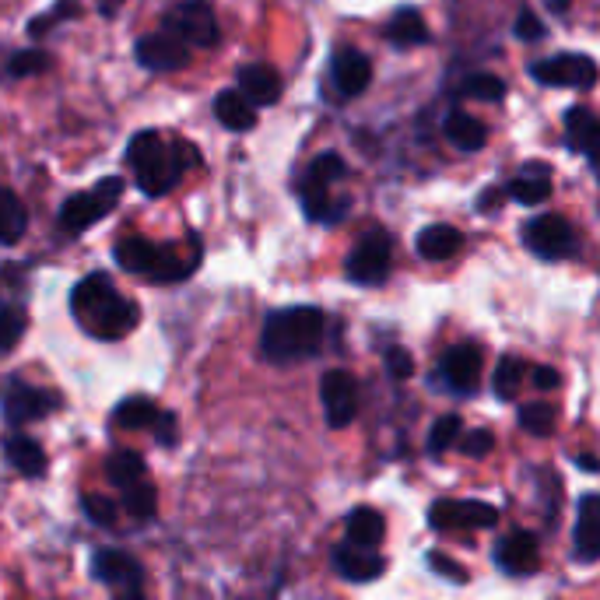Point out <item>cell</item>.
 I'll return each mask as SVG.
<instances>
[{
    "mask_svg": "<svg viewBox=\"0 0 600 600\" xmlns=\"http://www.w3.org/2000/svg\"><path fill=\"white\" fill-rule=\"evenodd\" d=\"M71 309L92 337L120 341L137 327V302L123 299L106 274H92L71 292Z\"/></svg>",
    "mask_w": 600,
    "mask_h": 600,
    "instance_id": "6da1fadb",
    "label": "cell"
},
{
    "mask_svg": "<svg viewBox=\"0 0 600 600\" xmlns=\"http://www.w3.org/2000/svg\"><path fill=\"white\" fill-rule=\"evenodd\" d=\"M155 502H158V495H155V485H151L148 478H137L134 485L123 488V509H127L137 523H144V520L155 516Z\"/></svg>",
    "mask_w": 600,
    "mask_h": 600,
    "instance_id": "4dcf8cb0",
    "label": "cell"
},
{
    "mask_svg": "<svg viewBox=\"0 0 600 600\" xmlns=\"http://www.w3.org/2000/svg\"><path fill=\"white\" fill-rule=\"evenodd\" d=\"M516 39H523V43H537V39H544V22L534 15V11H523L520 18H516Z\"/></svg>",
    "mask_w": 600,
    "mask_h": 600,
    "instance_id": "f6af8a7d",
    "label": "cell"
},
{
    "mask_svg": "<svg viewBox=\"0 0 600 600\" xmlns=\"http://www.w3.org/2000/svg\"><path fill=\"white\" fill-rule=\"evenodd\" d=\"M492 446H495V439H492V432H488V429H474V432H467V436L460 439V450H464L467 457H485Z\"/></svg>",
    "mask_w": 600,
    "mask_h": 600,
    "instance_id": "7bdbcfd3",
    "label": "cell"
},
{
    "mask_svg": "<svg viewBox=\"0 0 600 600\" xmlns=\"http://www.w3.org/2000/svg\"><path fill=\"white\" fill-rule=\"evenodd\" d=\"M215 116H218L222 127L236 130V134H246V130L257 127V106L246 102L243 95H239V88H225V92H218Z\"/></svg>",
    "mask_w": 600,
    "mask_h": 600,
    "instance_id": "7402d4cb",
    "label": "cell"
},
{
    "mask_svg": "<svg viewBox=\"0 0 600 600\" xmlns=\"http://www.w3.org/2000/svg\"><path fill=\"white\" fill-rule=\"evenodd\" d=\"M4 457H8V464L15 467L18 474H25V478H39V474H46V450L29 436H8L4 439Z\"/></svg>",
    "mask_w": 600,
    "mask_h": 600,
    "instance_id": "cb8c5ba5",
    "label": "cell"
},
{
    "mask_svg": "<svg viewBox=\"0 0 600 600\" xmlns=\"http://www.w3.org/2000/svg\"><path fill=\"white\" fill-rule=\"evenodd\" d=\"M281 74L267 64H250L239 71V95L253 106H274L281 99Z\"/></svg>",
    "mask_w": 600,
    "mask_h": 600,
    "instance_id": "ac0fdd59",
    "label": "cell"
},
{
    "mask_svg": "<svg viewBox=\"0 0 600 600\" xmlns=\"http://www.w3.org/2000/svg\"><path fill=\"white\" fill-rule=\"evenodd\" d=\"M393 246L386 232H365L355 243V250L344 260V274H348L355 285H383L386 274H390Z\"/></svg>",
    "mask_w": 600,
    "mask_h": 600,
    "instance_id": "277c9868",
    "label": "cell"
},
{
    "mask_svg": "<svg viewBox=\"0 0 600 600\" xmlns=\"http://www.w3.org/2000/svg\"><path fill=\"white\" fill-rule=\"evenodd\" d=\"M106 478L113 481L116 488L134 485L137 478H144V460L141 453L134 450H116L113 457L106 460Z\"/></svg>",
    "mask_w": 600,
    "mask_h": 600,
    "instance_id": "1f68e13d",
    "label": "cell"
},
{
    "mask_svg": "<svg viewBox=\"0 0 600 600\" xmlns=\"http://www.w3.org/2000/svg\"><path fill=\"white\" fill-rule=\"evenodd\" d=\"M429 565L432 569H439L446 579H453V583H467V569L460 562H453V558L446 555H429Z\"/></svg>",
    "mask_w": 600,
    "mask_h": 600,
    "instance_id": "7dc6e473",
    "label": "cell"
},
{
    "mask_svg": "<svg viewBox=\"0 0 600 600\" xmlns=\"http://www.w3.org/2000/svg\"><path fill=\"white\" fill-rule=\"evenodd\" d=\"M523 243L541 260H565L576 253V232L562 215H537L523 229Z\"/></svg>",
    "mask_w": 600,
    "mask_h": 600,
    "instance_id": "8992f818",
    "label": "cell"
},
{
    "mask_svg": "<svg viewBox=\"0 0 600 600\" xmlns=\"http://www.w3.org/2000/svg\"><path fill=\"white\" fill-rule=\"evenodd\" d=\"M530 379H534L537 390H555V386L562 383V379H558V372L551 369V365H534V369H530Z\"/></svg>",
    "mask_w": 600,
    "mask_h": 600,
    "instance_id": "c3c4849f",
    "label": "cell"
},
{
    "mask_svg": "<svg viewBox=\"0 0 600 600\" xmlns=\"http://www.w3.org/2000/svg\"><path fill=\"white\" fill-rule=\"evenodd\" d=\"M460 246H464V236H460L453 225H429V229H422V236H418V257L450 260L460 253Z\"/></svg>",
    "mask_w": 600,
    "mask_h": 600,
    "instance_id": "4316f807",
    "label": "cell"
},
{
    "mask_svg": "<svg viewBox=\"0 0 600 600\" xmlns=\"http://www.w3.org/2000/svg\"><path fill=\"white\" fill-rule=\"evenodd\" d=\"M165 151V141L158 134H151V130H144V134H134L127 144V162L130 169H141V165H148L151 158H158Z\"/></svg>",
    "mask_w": 600,
    "mask_h": 600,
    "instance_id": "f35d334b",
    "label": "cell"
},
{
    "mask_svg": "<svg viewBox=\"0 0 600 600\" xmlns=\"http://www.w3.org/2000/svg\"><path fill=\"white\" fill-rule=\"evenodd\" d=\"M386 372H390L393 379H411V372H415V358H411L404 348H390L386 351Z\"/></svg>",
    "mask_w": 600,
    "mask_h": 600,
    "instance_id": "ee69618b",
    "label": "cell"
},
{
    "mask_svg": "<svg viewBox=\"0 0 600 600\" xmlns=\"http://www.w3.org/2000/svg\"><path fill=\"white\" fill-rule=\"evenodd\" d=\"M492 386H495V397L499 400H516L523 386V362L513 355H506L499 365H495V376H492Z\"/></svg>",
    "mask_w": 600,
    "mask_h": 600,
    "instance_id": "e575fe53",
    "label": "cell"
},
{
    "mask_svg": "<svg viewBox=\"0 0 600 600\" xmlns=\"http://www.w3.org/2000/svg\"><path fill=\"white\" fill-rule=\"evenodd\" d=\"M334 569L341 572L348 583H372L386 572V558L376 555L372 548H358V544H341L334 551Z\"/></svg>",
    "mask_w": 600,
    "mask_h": 600,
    "instance_id": "9a60e30c",
    "label": "cell"
},
{
    "mask_svg": "<svg viewBox=\"0 0 600 600\" xmlns=\"http://www.w3.org/2000/svg\"><path fill=\"white\" fill-rule=\"evenodd\" d=\"M323 341V313L316 306H288L267 316L264 334H260V351L267 362L292 365L306 362L320 351Z\"/></svg>",
    "mask_w": 600,
    "mask_h": 600,
    "instance_id": "7a4b0ae2",
    "label": "cell"
},
{
    "mask_svg": "<svg viewBox=\"0 0 600 600\" xmlns=\"http://www.w3.org/2000/svg\"><path fill=\"white\" fill-rule=\"evenodd\" d=\"M200 264V239H179V243H162L155 253L148 278L155 285H176V281L190 278Z\"/></svg>",
    "mask_w": 600,
    "mask_h": 600,
    "instance_id": "4fadbf2b",
    "label": "cell"
},
{
    "mask_svg": "<svg viewBox=\"0 0 600 600\" xmlns=\"http://www.w3.org/2000/svg\"><path fill=\"white\" fill-rule=\"evenodd\" d=\"M386 534V520L379 509L372 506H358L355 513L348 516V541L358 544V548H376Z\"/></svg>",
    "mask_w": 600,
    "mask_h": 600,
    "instance_id": "83f0119b",
    "label": "cell"
},
{
    "mask_svg": "<svg viewBox=\"0 0 600 600\" xmlns=\"http://www.w3.org/2000/svg\"><path fill=\"white\" fill-rule=\"evenodd\" d=\"M197 158L186 155V144L183 148H165L158 158H151L148 165H141V169H134L137 176V186H141V193H148V197H165V193L172 190V186L183 179L186 165H193Z\"/></svg>",
    "mask_w": 600,
    "mask_h": 600,
    "instance_id": "30bf717a",
    "label": "cell"
},
{
    "mask_svg": "<svg viewBox=\"0 0 600 600\" xmlns=\"http://www.w3.org/2000/svg\"><path fill=\"white\" fill-rule=\"evenodd\" d=\"M165 32L183 39L186 46H215L218 43V18L208 0H183L162 22Z\"/></svg>",
    "mask_w": 600,
    "mask_h": 600,
    "instance_id": "5b68a950",
    "label": "cell"
},
{
    "mask_svg": "<svg viewBox=\"0 0 600 600\" xmlns=\"http://www.w3.org/2000/svg\"><path fill=\"white\" fill-rule=\"evenodd\" d=\"M372 81V60L362 50H341L334 57V85L344 99L362 95Z\"/></svg>",
    "mask_w": 600,
    "mask_h": 600,
    "instance_id": "d6986e66",
    "label": "cell"
},
{
    "mask_svg": "<svg viewBox=\"0 0 600 600\" xmlns=\"http://www.w3.org/2000/svg\"><path fill=\"white\" fill-rule=\"evenodd\" d=\"M464 432V422H460V415H443L436 425H432V436H429V453H446L453 443H457V436Z\"/></svg>",
    "mask_w": 600,
    "mask_h": 600,
    "instance_id": "60d3db41",
    "label": "cell"
},
{
    "mask_svg": "<svg viewBox=\"0 0 600 600\" xmlns=\"http://www.w3.org/2000/svg\"><path fill=\"white\" fill-rule=\"evenodd\" d=\"M50 64H53L50 53L22 50V53H15V57L8 60V74H11V78H32V74H43Z\"/></svg>",
    "mask_w": 600,
    "mask_h": 600,
    "instance_id": "ab89813d",
    "label": "cell"
},
{
    "mask_svg": "<svg viewBox=\"0 0 600 600\" xmlns=\"http://www.w3.org/2000/svg\"><path fill=\"white\" fill-rule=\"evenodd\" d=\"M120 197H123L120 176L99 179L92 190H81L64 200V208H60V229H64L67 236H78V232L92 229L95 222H102V218L120 204Z\"/></svg>",
    "mask_w": 600,
    "mask_h": 600,
    "instance_id": "3957f363",
    "label": "cell"
},
{
    "mask_svg": "<svg viewBox=\"0 0 600 600\" xmlns=\"http://www.w3.org/2000/svg\"><path fill=\"white\" fill-rule=\"evenodd\" d=\"M579 467H583L586 474H593L597 471V457H593V453H583V457H579Z\"/></svg>",
    "mask_w": 600,
    "mask_h": 600,
    "instance_id": "f907efd6",
    "label": "cell"
},
{
    "mask_svg": "<svg viewBox=\"0 0 600 600\" xmlns=\"http://www.w3.org/2000/svg\"><path fill=\"white\" fill-rule=\"evenodd\" d=\"M460 95H464V99H478V102H502L506 81L495 78V74H471V78H464V85H460Z\"/></svg>",
    "mask_w": 600,
    "mask_h": 600,
    "instance_id": "d590c367",
    "label": "cell"
},
{
    "mask_svg": "<svg viewBox=\"0 0 600 600\" xmlns=\"http://www.w3.org/2000/svg\"><path fill=\"white\" fill-rule=\"evenodd\" d=\"M81 509L88 513V520L99 523V527H113L116 516H120V509H116L113 499H106V495H85L81 499Z\"/></svg>",
    "mask_w": 600,
    "mask_h": 600,
    "instance_id": "b9f144b4",
    "label": "cell"
},
{
    "mask_svg": "<svg viewBox=\"0 0 600 600\" xmlns=\"http://www.w3.org/2000/svg\"><path fill=\"white\" fill-rule=\"evenodd\" d=\"M537 555H541L537 537L530 534V530H516V534H509L506 541L499 544L495 562H499L509 576H523V572H530L537 565Z\"/></svg>",
    "mask_w": 600,
    "mask_h": 600,
    "instance_id": "ffe728a7",
    "label": "cell"
},
{
    "mask_svg": "<svg viewBox=\"0 0 600 600\" xmlns=\"http://www.w3.org/2000/svg\"><path fill=\"white\" fill-rule=\"evenodd\" d=\"M120 4H123V0H99V8H102V15H106V18H113Z\"/></svg>",
    "mask_w": 600,
    "mask_h": 600,
    "instance_id": "681fc988",
    "label": "cell"
},
{
    "mask_svg": "<svg viewBox=\"0 0 600 600\" xmlns=\"http://www.w3.org/2000/svg\"><path fill=\"white\" fill-rule=\"evenodd\" d=\"M534 81L541 85H555V88H593L597 81V64L586 53H558V57L537 60L530 67Z\"/></svg>",
    "mask_w": 600,
    "mask_h": 600,
    "instance_id": "52a82bcc",
    "label": "cell"
},
{
    "mask_svg": "<svg viewBox=\"0 0 600 600\" xmlns=\"http://www.w3.org/2000/svg\"><path fill=\"white\" fill-rule=\"evenodd\" d=\"M572 551H576L579 562H597L600 555V499L593 492L579 499L576 530H572Z\"/></svg>",
    "mask_w": 600,
    "mask_h": 600,
    "instance_id": "2e32d148",
    "label": "cell"
},
{
    "mask_svg": "<svg viewBox=\"0 0 600 600\" xmlns=\"http://www.w3.org/2000/svg\"><path fill=\"white\" fill-rule=\"evenodd\" d=\"M509 197L520 200V204H527V208L544 204V200L551 197V169L541 162L523 165V169L513 176V183H509Z\"/></svg>",
    "mask_w": 600,
    "mask_h": 600,
    "instance_id": "44dd1931",
    "label": "cell"
},
{
    "mask_svg": "<svg viewBox=\"0 0 600 600\" xmlns=\"http://www.w3.org/2000/svg\"><path fill=\"white\" fill-rule=\"evenodd\" d=\"M25 229H29V211H25L22 197L0 186V243H18L25 236Z\"/></svg>",
    "mask_w": 600,
    "mask_h": 600,
    "instance_id": "f1b7e54d",
    "label": "cell"
},
{
    "mask_svg": "<svg viewBox=\"0 0 600 600\" xmlns=\"http://www.w3.org/2000/svg\"><path fill=\"white\" fill-rule=\"evenodd\" d=\"M443 376L453 390L471 393L481 379V351L474 344H457L443 355Z\"/></svg>",
    "mask_w": 600,
    "mask_h": 600,
    "instance_id": "e0dca14e",
    "label": "cell"
},
{
    "mask_svg": "<svg viewBox=\"0 0 600 600\" xmlns=\"http://www.w3.org/2000/svg\"><path fill=\"white\" fill-rule=\"evenodd\" d=\"M155 415H158L155 400H148V397H127L120 408L113 411V422L123 425V429H148V425L155 422Z\"/></svg>",
    "mask_w": 600,
    "mask_h": 600,
    "instance_id": "d6a6232c",
    "label": "cell"
},
{
    "mask_svg": "<svg viewBox=\"0 0 600 600\" xmlns=\"http://www.w3.org/2000/svg\"><path fill=\"white\" fill-rule=\"evenodd\" d=\"M155 253H158L155 243H148V239H141V236H130V239H123V243H116L113 260L130 274H148L151 264H155Z\"/></svg>",
    "mask_w": 600,
    "mask_h": 600,
    "instance_id": "f546056e",
    "label": "cell"
},
{
    "mask_svg": "<svg viewBox=\"0 0 600 600\" xmlns=\"http://www.w3.org/2000/svg\"><path fill=\"white\" fill-rule=\"evenodd\" d=\"M443 130H446V141H450L453 148H460V151H481V148H485V141H488L485 123L474 120V116L464 113V109H453V113L446 116Z\"/></svg>",
    "mask_w": 600,
    "mask_h": 600,
    "instance_id": "d4e9b609",
    "label": "cell"
},
{
    "mask_svg": "<svg viewBox=\"0 0 600 600\" xmlns=\"http://www.w3.org/2000/svg\"><path fill=\"white\" fill-rule=\"evenodd\" d=\"M137 64L148 71H183L190 64V46L176 39L172 32H155V36L137 39Z\"/></svg>",
    "mask_w": 600,
    "mask_h": 600,
    "instance_id": "5bb4252c",
    "label": "cell"
},
{
    "mask_svg": "<svg viewBox=\"0 0 600 600\" xmlns=\"http://www.w3.org/2000/svg\"><path fill=\"white\" fill-rule=\"evenodd\" d=\"M499 520V509L478 499H439L429 509V523L436 530H481Z\"/></svg>",
    "mask_w": 600,
    "mask_h": 600,
    "instance_id": "9c48e42d",
    "label": "cell"
},
{
    "mask_svg": "<svg viewBox=\"0 0 600 600\" xmlns=\"http://www.w3.org/2000/svg\"><path fill=\"white\" fill-rule=\"evenodd\" d=\"M25 309L22 306H0V351H11L25 337Z\"/></svg>",
    "mask_w": 600,
    "mask_h": 600,
    "instance_id": "74e56055",
    "label": "cell"
},
{
    "mask_svg": "<svg viewBox=\"0 0 600 600\" xmlns=\"http://www.w3.org/2000/svg\"><path fill=\"white\" fill-rule=\"evenodd\" d=\"M151 429H155V439L162 446L176 443V415H169V411H158L155 422H151Z\"/></svg>",
    "mask_w": 600,
    "mask_h": 600,
    "instance_id": "bcb514c9",
    "label": "cell"
},
{
    "mask_svg": "<svg viewBox=\"0 0 600 600\" xmlns=\"http://www.w3.org/2000/svg\"><path fill=\"white\" fill-rule=\"evenodd\" d=\"M60 397L50 390H39V386L29 383H11L4 390V418H8L11 429H22L29 422H39L46 418L50 411H57Z\"/></svg>",
    "mask_w": 600,
    "mask_h": 600,
    "instance_id": "8fae6325",
    "label": "cell"
},
{
    "mask_svg": "<svg viewBox=\"0 0 600 600\" xmlns=\"http://www.w3.org/2000/svg\"><path fill=\"white\" fill-rule=\"evenodd\" d=\"M565 144L593 162V151H597V116L586 106H572L565 113Z\"/></svg>",
    "mask_w": 600,
    "mask_h": 600,
    "instance_id": "603a6c76",
    "label": "cell"
},
{
    "mask_svg": "<svg viewBox=\"0 0 600 600\" xmlns=\"http://www.w3.org/2000/svg\"><path fill=\"white\" fill-rule=\"evenodd\" d=\"M92 576L102 579L106 586H113L123 597H141L144 593V572L141 562L123 551H95L92 558Z\"/></svg>",
    "mask_w": 600,
    "mask_h": 600,
    "instance_id": "7c38bea8",
    "label": "cell"
},
{
    "mask_svg": "<svg viewBox=\"0 0 600 600\" xmlns=\"http://www.w3.org/2000/svg\"><path fill=\"white\" fill-rule=\"evenodd\" d=\"M344 172H348V165H344V158L337 155V151H323V155L316 158L313 165H309L306 183L330 186V183H337V179H344Z\"/></svg>",
    "mask_w": 600,
    "mask_h": 600,
    "instance_id": "8d00e7d4",
    "label": "cell"
},
{
    "mask_svg": "<svg viewBox=\"0 0 600 600\" xmlns=\"http://www.w3.org/2000/svg\"><path fill=\"white\" fill-rule=\"evenodd\" d=\"M320 400L323 411H327L330 429H344V425L355 422L358 415V383L348 369H330L320 379Z\"/></svg>",
    "mask_w": 600,
    "mask_h": 600,
    "instance_id": "ba28073f",
    "label": "cell"
},
{
    "mask_svg": "<svg viewBox=\"0 0 600 600\" xmlns=\"http://www.w3.org/2000/svg\"><path fill=\"white\" fill-rule=\"evenodd\" d=\"M386 39H390L397 50H411V46H425L429 43V25L418 11L400 8L397 15L386 22Z\"/></svg>",
    "mask_w": 600,
    "mask_h": 600,
    "instance_id": "484cf974",
    "label": "cell"
},
{
    "mask_svg": "<svg viewBox=\"0 0 600 600\" xmlns=\"http://www.w3.org/2000/svg\"><path fill=\"white\" fill-rule=\"evenodd\" d=\"M555 422H558L555 404L534 400V404H523V408H520V425H523V432H530V436H551Z\"/></svg>",
    "mask_w": 600,
    "mask_h": 600,
    "instance_id": "836d02e7",
    "label": "cell"
}]
</instances>
